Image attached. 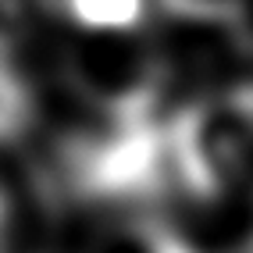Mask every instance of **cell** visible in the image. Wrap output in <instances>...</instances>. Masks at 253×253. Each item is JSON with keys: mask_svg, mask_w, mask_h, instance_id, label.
Here are the masks:
<instances>
[{"mask_svg": "<svg viewBox=\"0 0 253 253\" xmlns=\"http://www.w3.org/2000/svg\"><path fill=\"white\" fill-rule=\"evenodd\" d=\"M61 178L93 204L157 200L175 182L164 125L154 118H107L104 132L64 143Z\"/></svg>", "mask_w": 253, "mask_h": 253, "instance_id": "cell-1", "label": "cell"}, {"mask_svg": "<svg viewBox=\"0 0 253 253\" xmlns=\"http://www.w3.org/2000/svg\"><path fill=\"white\" fill-rule=\"evenodd\" d=\"M175 182L196 200H214L253 161V86H232L182 107L164 125Z\"/></svg>", "mask_w": 253, "mask_h": 253, "instance_id": "cell-2", "label": "cell"}, {"mask_svg": "<svg viewBox=\"0 0 253 253\" xmlns=\"http://www.w3.org/2000/svg\"><path fill=\"white\" fill-rule=\"evenodd\" d=\"M75 86L107 118H154L161 64L146 54L100 46L75 57Z\"/></svg>", "mask_w": 253, "mask_h": 253, "instance_id": "cell-3", "label": "cell"}, {"mask_svg": "<svg viewBox=\"0 0 253 253\" xmlns=\"http://www.w3.org/2000/svg\"><path fill=\"white\" fill-rule=\"evenodd\" d=\"M64 7L89 32H128L143 22L146 0H64Z\"/></svg>", "mask_w": 253, "mask_h": 253, "instance_id": "cell-4", "label": "cell"}, {"mask_svg": "<svg viewBox=\"0 0 253 253\" xmlns=\"http://www.w3.org/2000/svg\"><path fill=\"white\" fill-rule=\"evenodd\" d=\"M32 111H36V104H32L25 79H18L11 72V64L0 57V143L18 139L32 122Z\"/></svg>", "mask_w": 253, "mask_h": 253, "instance_id": "cell-5", "label": "cell"}, {"mask_svg": "<svg viewBox=\"0 0 253 253\" xmlns=\"http://www.w3.org/2000/svg\"><path fill=\"white\" fill-rule=\"evenodd\" d=\"M7 221H11V207H7V196L0 193V253H7Z\"/></svg>", "mask_w": 253, "mask_h": 253, "instance_id": "cell-6", "label": "cell"}]
</instances>
